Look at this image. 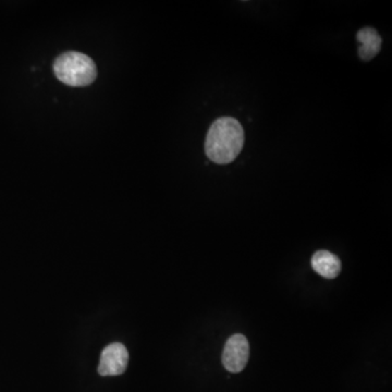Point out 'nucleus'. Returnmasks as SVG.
Here are the masks:
<instances>
[{
  "instance_id": "3",
  "label": "nucleus",
  "mask_w": 392,
  "mask_h": 392,
  "mask_svg": "<svg viewBox=\"0 0 392 392\" xmlns=\"http://www.w3.org/2000/svg\"><path fill=\"white\" fill-rule=\"evenodd\" d=\"M250 357V345L243 335L236 333L226 342L222 352V364L230 373H240L246 367Z\"/></svg>"
},
{
  "instance_id": "5",
  "label": "nucleus",
  "mask_w": 392,
  "mask_h": 392,
  "mask_svg": "<svg viewBox=\"0 0 392 392\" xmlns=\"http://www.w3.org/2000/svg\"><path fill=\"white\" fill-rule=\"evenodd\" d=\"M312 267L319 276L335 279L341 272V262L329 250H317L312 258Z\"/></svg>"
},
{
  "instance_id": "2",
  "label": "nucleus",
  "mask_w": 392,
  "mask_h": 392,
  "mask_svg": "<svg viewBox=\"0 0 392 392\" xmlns=\"http://www.w3.org/2000/svg\"><path fill=\"white\" fill-rule=\"evenodd\" d=\"M54 71L60 82L74 88L90 86L97 76L95 62L86 54L78 52L60 54L54 60Z\"/></svg>"
},
{
  "instance_id": "1",
  "label": "nucleus",
  "mask_w": 392,
  "mask_h": 392,
  "mask_svg": "<svg viewBox=\"0 0 392 392\" xmlns=\"http://www.w3.org/2000/svg\"><path fill=\"white\" fill-rule=\"evenodd\" d=\"M244 144V131L239 121L222 117L212 125L205 141L208 158L219 165L231 163L239 156Z\"/></svg>"
},
{
  "instance_id": "6",
  "label": "nucleus",
  "mask_w": 392,
  "mask_h": 392,
  "mask_svg": "<svg viewBox=\"0 0 392 392\" xmlns=\"http://www.w3.org/2000/svg\"><path fill=\"white\" fill-rule=\"evenodd\" d=\"M357 40L362 44L359 48V58L369 62L381 52V38L373 28H364L357 32Z\"/></svg>"
},
{
  "instance_id": "4",
  "label": "nucleus",
  "mask_w": 392,
  "mask_h": 392,
  "mask_svg": "<svg viewBox=\"0 0 392 392\" xmlns=\"http://www.w3.org/2000/svg\"><path fill=\"white\" fill-rule=\"evenodd\" d=\"M129 363L128 350L121 343H111L103 350L98 373L100 376H119Z\"/></svg>"
}]
</instances>
